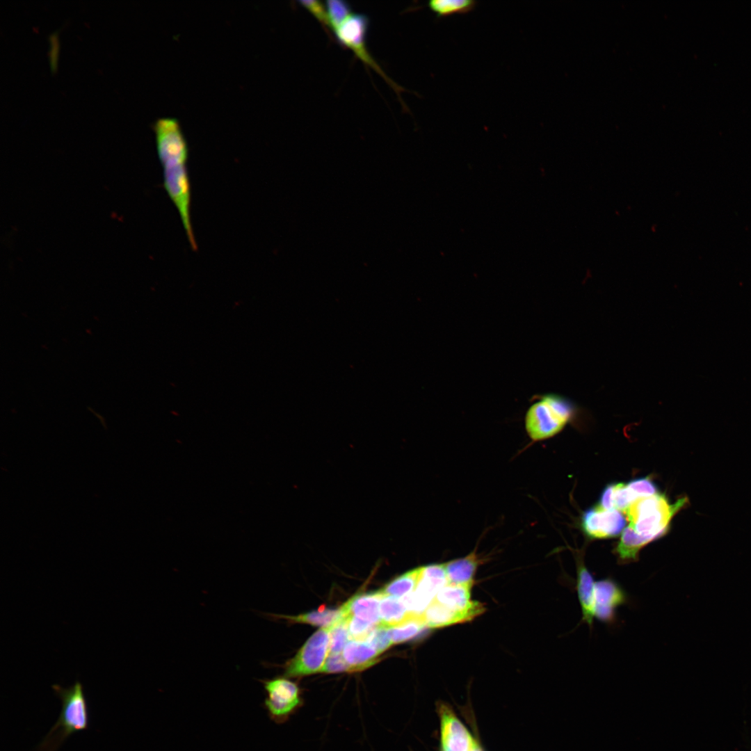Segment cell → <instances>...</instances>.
<instances>
[{"label": "cell", "mask_w": 751, "mask_h": 751, "mask_svg": "<svg viewBox=\"0 0 751 751\" xmlns=\"http://www.w3.org/2000/svg\"><path fill=\"white\" fill-rule=\"evenodd\" d=\"M626 519L617 510H606L597 506L586 510L582 517L583 530L592 539H606L617 536L624 530Z\"/></svg>", "instance_id": "ba28073f"}, {"label": "cell", "mask_w": 751, "mask_h": 751, "mask_svg": "<svg viewBox=\"0 0 751 751\" xmlns=\"http://www.w3.org/2000/svg\"><path fill=\"white\" fill-rule=\"evenodd\" d=\"M485 611L484 604L477 601L467 610L455 611L433 599L421 613V616L426 627L437 629L471 621L483 614Z\"/></svg>", "instance_id": "8fae6325"}, {"label": "cell", "mask_w": 751, "mask_h": 751, "mask_svg": "<svg viewBox=\"0 0 751 751\" xmlns=\"http://www.w3.org/2000/svg\"><path fill=\"white\" fill-rule=\"evenodd\" d=\"M627 485L636 499L657 494L656 485L649 478L632 480Z\"/></svg>", "instance_id": "4316f807"}, {"label": "cell", "mask_w": 751, "mask_h": 751, "mask_svg": "<svg viewBox=\"0 0 751 751\" xmlns=\"http://www.w3.org/2000/svg\"><path fill=\"white\" fill-rule=\"evenodd\" d=\"M266 697L264 706L269 718L277 724L287 721L302 705L298 686L293 681L277 677L262 681Z\"/></svg>", "instance_id": "8992f818"}, {"label": "cell", "mask_w": 751, "mask_h": 751, "mask_svg": "<svg viewBox=\"0 0 751 751\" xmlns=\"http://www.w3.org/2000/svg\"><path fill=\"white\" fill-rule=\"evenodd\" d=\"M380 624L389 627L396 626L411 616L403 601L398 597L385 596L380 602Z\"/></svg>", "instance_id": "e0dca14e"}, {"label": "cell", "mask_w": 751, "mask_h": 751, "mask_svg": "<svg viewBox=\"0 0 751 751\" xmlns=\"http://www.w3.org/2000/svg\"><path fill=\"white\" fill-rule=\"evenodd\" d=\"M380 654L369 643L350 640L345 645L343 656L350 672L362 670L373 665Z\"/></svg>", "instance_id": "9a60e30c"}, {"label": "cell", "mask_w": 751, "mask_h": 751, "mask_svg": "<svg viewBox=\"0 0 751 751\" xmlns=\"http://www.w3.org/2000/svg\"><path fill=\"white\" fill-rule=\"evenodd\" d=\"M369 24L368 16L363 13H353L334 31V33L341 45L352 50L357 58L378 73L398 95L402 90L401 88L385 74L367 49L366 38Z\"/></svg>", "instance_id": "5b68a950"}, {"label": "cell", "mask_w": 751, "mask_h": 751, "mask_svg": "<svg viewBox=\"0 0 751 751\" xmlns=\"http://www.w3.org/2000/svg\"><path fill=\"white\" fill-rule=\"evenodd\" d=\"M471 589L464 586L446 583L437 592L434 599L453 610L465 611L476 602L471 600Z\"/></svg>", "instance_id": "2e32d148"}, {"label": "cell", "mask_w": 751, "mask_h": 751, "mask_svg": "<svg viewBox=\"0 0 751 751\" xmlns=\"http://www.w3.org/2000/svg\"><path fill=\"white\" fill-rule=\"evenodd\" d=\"M426 627L421 614L412 613L400 624L390 627L392 644L401 643L412 639Z\"/></svg>", "instance_id": "ffe728a7"}, {"label": "cell", "mask_w": 751, "mask_h": 751, "mask_svg": "<svg viewBox=\"0 0 751 751\" xmlns=\"http://www.w3.org/2000/svg\"><path fill=\"white\" fill-rule=\"evenodd\" d=\"M385 596L382 590L356 595L341 607L342 617L354 616L378 625L380 623L379 604Z\"/></svg>", "instance_id": "7c38bea8"}, {"label": "cell", "mask_w": 751, "mask_h": 751, "mask_svg": "<svg viewBox=\"0 0 751 751\" xmlns=\"http://www.w3.org/2000/svg\"><path fill=\"white\" fill-rule=\"evenodd\" d=\"M688 502L684 496L670 503L665 495L657 493L636 499L624 513L629 526L648 544L667 533L674 516Z\"/></svg>", "instance_id": "3957f363"}, {"label": "cell", "mask_w": 751, "mask_h": 751, "mask_svg": "<svg viewBox=\"0 0 751 751\" xmlns=\"http://www.w3.org/2000/svg\"><path fill=\"white\" fill-rule=\"evenodd\" d=\"M366 640L381 654L392 645L390 627L380 623L373 629Z\"/></svg>", "instance_id": "d4e9b609"}, {"label": "cell", "mask_w": 751, "mask_h": 751, "mask_svg": "<svg viewBox=\"0 0 751 751\" xmlns=\"http://www.w3.org/2000/svg\"><path fill=\"white\" fill-rule=\"evenodd\" d=\"M325 7L330 29L333 31L353 13L350 4L344 0H328Z\"/></svg>", "instance_id": "7402d4cb"}, {"label": "cell", "mask_w": 751, "mask_h": 751, "mask_svg": "<svg viewBox=\"0 0 751 751\" xmlns=\"http://www.w3.org/2000/svg\"><path fill=\"white\" fill-rule=\"evenodd\" d=\"M158 155L163 174V186L179 216L191 214V188L187 167L188 147L178 120L159 119L154 125Z\"/></svg>", "instance_id": "6da1fadb"}, {"label": "cell", "mask_w": 751, "mask_h": 751, "mask_svg": "<svg viewBox=\"0 0 751 751\" xmlns=\"http://www.w3.org/2000/svg\"><path fill=\"white\" fill-rule=\"evenodd\" d=\"M52 688L62 702V710L37 751H57L71 734L87 729L89 725L88 704L82 684L76 681L68 688L54 684Z\"/></svg>", "instance_id": "277c9868"}, {"label": "cell", "mask_w": 751, "mask_h": 751, "mask_svg": "<svg viewBox=\"0 0 751 751\" xmlns=\"http://www.w3.org/2000/svg\"><path fill=\"white\" fill-rule=\"evenodd\" d=\"M423 567L410 570L389 583L382 591L385 596L405 597L415 590L422 574Z\"/></svg>", "instance_id": "d6986e66"}, {"label": "cell", "mask_w": 751, "mask_h": 751, "mask_svg": "<svg viewBox=\"0 0 751 751\" xmlns=\"http://www.w3.org/2000/svg\"><path fill=\"white\" fill-rule=\"evenodd\" d=\"M611 502L614 510L624 512L630 505L636 500L627 485L624 483L611 484Z\"/></svg>", "instance_id": "cb8c5ba5"}, {"label": "cell", "mask_w": 751, "mask_h": 751, "mask_svg": "<svg viewBox=\"0 0 751 751\" xmlns=\"http://www.w3.org/2000/svg\"><path fill=\"white\" fill-rule=\"evenodd\" d=\"M330 627L316 631L284 666V675L296 677L320 672L329 652Z\"/></svg>", "instance_id": "52a82bcc"}, {"label": "cell", "mask_w": 751, "mask_h": 751, "mask_svg": "<svg viewBox=\"0 0 751 751\" xmlns=\"http://www.w3.org/2000/svg\"><path fill=\"white\" fill-rule=\"evenodd\" d=\"M343 672H350V668L346 663L343 655L340 653H330L320 672L339 673Z\"/></svg>", "instance_id": "f1b7e54d"}, {"label": "cell", "mask_w": 751, "mask_h": 751, "mask_svg": "<svg viewBox=\"0 0 751 751\" xmlns=\"http://www.w3.org/2000/svg\"><path fill=\"white\" fill-rule=\"evenodd\" d=\"M481 562L480 557L474 551L463 558L444 563L447 583L472 588L474 577Z\"/></svg>", "instance_id": "4fadbf2b"}, {"label": "cell", "mask_w": 751, "mask_h": 751, "mask_svg": "<svg viewBox=\"0 0 751 751\" xmlns=\"http://www.w3.org/2000/svg\"><path fill=\"white\" fill-rule=\"evenodd\" d=\"M439 713L440 751H470L475 740L453 711L449 707L441 705Z\"/></svg>", "instance_id": "30bf717a"}, {"label": "cell", "mask_w": 751, "mask_h": 751, "mask_svg": "<svg viewBox=\"0 0 751 751\" xmlns=\"http://www.w3.org/2000/svg\"><path fill=\"white\" fill-rule=\"evenodd\" d=\"M347 618L349 638L351 640H365L377 626L354 616H349Z\"/></svg>", "instance_id": "484cf974"}, {"label": "cell", "mask_w": 751, "mask_h": 751, "mask_svg": "<svg viewBox=\"0 0 751 751\" xmlns=\"http://www.w3.org/2000/svg\"><path fill=\"white\" fill-rule=\"evenodd\" d=\"M627 601L626 592L615 580L606 578L595 581V617L599 621L612 622L617 609Z\"/></svg>", "instance_id": "9c48e42d"}, {"label": "cell", "mask_w": 751, "mask_h": 751, "mask_svg": "<svg viewBox=\"0 0 751 751\" xmlns=\"http://www.w3.org/2000/svg\"><path fill=\"white\" fill-rule=\"evenodd\" d=\"M470 751H483V750H482L481 748L480 747L479 744L478 743V742L476 741H474V743H473V745H472V746H471V748L470 749Z\"/></svg>", "instance_id": "f546056e"}, {"label": "cell", "mask_w": 751, "mask_h": 751, "mask_svg": "<svg viewBox=\"0 0 751 751\" xmlns=\"http://www.w3.org/2000/svg\"><path fill=\"white\" fill-rule=\"evenodd\" d=\"M300 3L325 28L330 29L325 4L320 1L304 0Z\"/></svg>", "instance_id": "83f0119b"}, {"label": "cell", "mask_w": 751, "mask_h": 751, "mask_svg": "<svg viewBox=\"0 0 751 751\" xmlns=\"http://www.w3.org/2000/svg\"><path fill=\"white\" fill-rule=\"evenodd\" d=\"M578 412L567 397L547 393L534 398L524 416V428L532 442L548 439L560 433Z\"/></svg>", "instance_id": "7a4b0ae2"}, {"label": "cell", "mask_w": 751, "mask_h": 751, "mask_svg": "<svg viewBox=\"0 0 751 751\" xmlns=\"http://www.w3.org/2000/svg\"><path fill=\"white\" fill-rule=\"evenodd\" d=\"M477 1L474 0H431L428 6L437 17H442L467 13L474 10Z\"/></svg>", "instance_id": "44dd1931"}, {"label": "cell", "mask_w": 751, "mask_h": 751, "mask_svg": "<svg viewBox=\"0 0 751 751\" xmlns=\"http://www.w3.org/2000/svg\"><path fill=\"white\" fill-rule=\"evenodd\" d=\"M349 638L348 618L342 617L330 627V653H340Z\"/></svg>", "instance_id": "603a6c76"}, {"label": "cell", "mask_w": 751, "mask_h": 751, "mask_svg": "<svg viewBox=\"0 0 751 751\" xmlns=\"http://www.w3.org/2000/svg\"><path fill=\"white\" fill-rule=\"evenodd\" d=\"M595 584L593 578L583 562L577 563L576 590L582 611V620L589 627L595 618Z\"/></svg>", "instance_id": "5bb4252c"}, {"label": "cell", "mask_w": 751, "mask_h": 751, "mask_svg": "<svg viewBox=\"0 0 751 751\" xmlns=\"http://www.w3.org/2000/svg\"><path fill=\"white\" fill-rule=\"evenodd\" d=\"M291 622L307 623L314 626L329 627L342 617L341 608L338 609L321 607L318 610L308 613L292 615H277Z\"/></svg>", "instance_id": "ac0fdd59"}]
</instances>
